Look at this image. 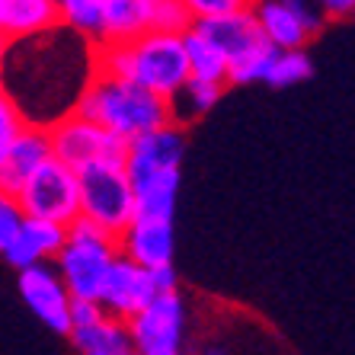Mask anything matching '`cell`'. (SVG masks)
Wrapping results in <instances>:
<instances>
[{
	"label": "cell",
	"mask_w": 355,
	"mask_h": 355,
	"mask_svg": "<svg viewBox=\"0 0 355 355\" xmlns=\"http://www.w3.org/2000/svg\"><path fill=\"white\" fill-rule=\"evenodd\" d=\"M93 74V45L55 26L33 39L10 42L0 67V93L17 106L26 128L49 132L74 112Z\"/></svg>",
	"instance_id": "obj_1"
},
{
	"label": "cell",
	"mask_w": 355,
	"mask_h": 355,
	"mask_svg": "<svg viewBox=\"0 0 355 355\" xmlns=\"http://www.w3.org/2000/svg\"><path fill=\"white\" fill-rule=\"evenodd\" d=\"M71 116L96 125V128H106L122 141L141 138V135L170 125V109H166L164 99L141 90L135 83L109 80V77L96 74L87 83V90L80 93Z\"/></svg>",
	"instance_id": "obj_2"
},
{
	"label": "cell",
	"mask_w": 355,
	"mask_h": 355,
	"mask_svg": "<svg viewBox=\"0 0 355 355\" xmlns=\"http://www.w3.org/2000/svg\"><path fill=\"white\" fill-rule=\"evenodd\" d=\"M80 182V218L116 237L135 221V192L122 164H96L77 173Z\"/></svg>",
	"instance_id": "obj_3"
},
{
	"label": "cell",
	"mask_w": 355,
	"mask_h": 355,
	"mask_svg": "<svg viewBox=\"0 0 355 355\" xmlns=\"http://www.w3.org/2000/svg\"><path fill=\"white\" fill-rule=\"evenodd\" d=\"M189 80V61L176 35L144 33L128 45V83L154 93L157 99H173Z\"/></svg>",
	"instance_id": "obj_4"
},
{
	"label": "cell",
	"mask_w": 355,
	"mask_h": 355,
	"mask_svg": "<svg viewBox=\"0 0 355 355\" xmlns=\"http://www.w3.org/2000/svg\"><path fill=\"white\" fill-rule=\"evenodd\" d=\"M17 205L23 218H39L67 227L80 218V182L77 173L58 164L55 157L42 160V166L29 176L23 192L17 196Z\"/></svg>",
	"instance_id": "obj_5"
},
{
	"label": "cell",
	"mask_w": 355,
	"mask_h": 355,
	"mask_svg": "<svg viewBox=\"0 0 355 355\" xmlns=\"http://www.w3.org/2000/svg\"><path fill=\"white\" fill-rule=\"evenodd\" d=\"M45 138H49V157H55L74 173L96 164H125V150H128V141L77 116H67L58 125H51Z\"/></svg>",
	"instance_id": "obj_6"
},
{
	"label": "cell",
	"mask_w": 355,
	"mask_h": 355,
	"mask_svg": "<svg viewBox=\"0 0 355 355\" xmlns=\"http://www.w3.org/2000/svg\"><path fill=\"white\" fill-rule=\"evenodd\" d=\"M186 297L180 291L173 295H157L148 307H141L128 327L135 355H182L186 343Z\"/></svg>",
	"instance_id": "obj_7"
},
{
	"label": "cell",
	"mask_w": 355,
	"mask_h": 355,
	"mask_svg": "<svg viewBox=\"0 0 355 355\" xmlns=\"http://www.w3.org/2000/svg\"><path fill=\"white\" fill-rule=\"evenodd\" d=\"M119 257L116 240H67V247L55 257V272L64 282L71 301H96L103 279H106L112 259Z\"/></svg>",
	"instance_id": "obj_8"
},
{
	"label": "cell",
	"mask_w": 355,
	"mask_h": 355,
	"mask_svg": "<svg viewBox=\"0 0 355 355\" xmlns=\"http://www.w3.org/2000/svg\"><path fill=\"white\" fill-rule=\"evenodd\" d=\"M182 157H186V132L176 125H166V128L128 141L122 166L128 182H135L160 173H180Z\"/></svg>",
	"instance_id": "obj_9"
},
{
	"label": "cell",
	"mask_w": 355,
	"mask_h": 355,
	"mask_svg": "<svg viewBox=\"0 0 355 355\" xmlns=\"http://www.w3.org/2000/svg\"><path fill=\"white\" fill-rule=\"evenodd\" d=\"M17 285L19 295H23L26 307L39 317L51 333H61L67 336L71 333V323H67V307H71V295H67L64 282L58 279L55 266L51 263H35L23 272H17Z\"/></svg>",
	"instance_id": "obj_10"
},
{
	"label": "cell",
	"mask_w": 355,
	"mask_h": 355,
	"mask_svg": "<svg viewBox=\"0 0 355 355\" xmlns=\"http://www.w3.org/2000/svg\"><path fill=\"white\" fill-rule=\"evenodd\" d=\"M154 297H157V291L150 285V275L144 269H138L135 263H128L125 257H116L112 266H109L106 279H103L96 304L103 307L106 317H116V320L128 323Z\"/></svg>",
	"instance_id": "obj_11"
},
{
	"label": "cell",
	"mask_w": 355,
	"mask_h": 355,
	"mask_svg": "<svg viewBox=\"0 0 355 355\" xmlns=\"http://www.w3.org/2000/svg\"><path fill=\"white\" fill-rule=\"evenodd\" d=\"M116 250H119V257H125L128 263L144 269V272L173 266V253H176L173 224L170 221H138V218H135V221L119 234Z\"/></svg>",
	"instance_id": "obj_12"
},
{
	"label": "cell",
	"mask_w": 355,
	"mask_h": 355,
	"mask_svg": "<svg viewBox=\"0 0 355 355\" xmlns=\"http://www.w3.org/2000/svg\"><path fill=\"white\" fill-rule=\"evenodd\" d=\"M42 160H49V138L39 128H23L13 138L3 154H0V196L17 198L29 176L42 166Z\"/></svg>",
	"instance_id": "obj_13"
},
{
	"label": "cell",
	"mask_w": 355,
	"mask_h": 355,
	"mask_svg": "<svg viewBox=\"0 0 355 355\" xmlns=\"http://www.w3.org/2000/svg\"><path fill=\"white\" fill-rule=\"evenodd\" d=\"M58 26V0H0V42H23Z\"/></svg>",
	"instance_id": "obj_14"
},
{
	"label": "cell",
	"mask_w": 355,
	"mask_h": 355,
	"mask_svg": "<svg viewBox=\"0 0 355 355\" xmlns=\"http://www.w3.org/2000/svg\"><path fill=\"white\" fill-rule=\"evenodd\" d=\"M192 29H196L202 39L211 42L227 61L263 39V33H259V26H257V17H253V3H243V7L227 13V17L198 19V23H192Z\"/></svg>",
	"instance_id": "obj_15"
},
{
	"label": "cell",
	"mask_w": 355,
	"mask_h": 355,
	"mask_svg": "<svg viewBox=\"0 0 355 355\" xmlns=\"http://www.w3.org/2000/svg\"><path fill=\"white\" fill-rule=\"evenodd\" d=\"M253 17L263 39L272 45L275 51H304V45L311 39L304 35V29L297 26L295 13L288 10V0H263L253 3Z\"/></svg>",
	"instance_id": "obj_16"
},
{
	"label": "cell",
	"mask_w": 355,
	"mask_h": 355,
	"mask_svg": "<svg viewBox=\"0 0 355 355\" xmlns=\"http://www.w3.org/2000/svg\"><path fill=\"white\" fill-rule=\"evenodd\" d=\"M150 0H103V42L99 45H132L148 33Z\"/></svg>",
	"instance_id": "obj_17"
},
{
	"label": "cell",
	"mask_w": 355,
	"mask_h": 355,
	"mask_svg": "<svg viewBox=\"0 0 355 355\" xmlns=\"http://www.w3.org/2000/svg\"><path fill=\"white\" fill-rule=\"evenodd\" d=\"M224 96V87L221 83H205V80H186L182 90L176 93L173 99H166V109H170V125L182 128L196 122V119L208 116L211 109L218 106V99Z\"/></svg>",
	"instance_id": "obj_18"
},
{
	"label": "cell",
	"mask_w": 355,
	"mask_h": 355,
	"mask_svg": "<svg viewBox=\"0 0 355 355\" xmlns=\"http://www.w3.org/2000/svg\"><path fill=\"white\" fill-rule=\"evenodd\" d=\"M71 343L77 346L80 355H135L132 352V336H128V327L116 317H103L93 327H83V330H71L67 333Z\"/></svg>",
	"instance_id": "obj_19"
},
{
	"label": "cell",
	"mask_w": 355,
	"mask_h": 355,
	"mask_svg": "<svg viewBox=\"0 0 355 355\" xmlns=\"http://www.w3.org/2000/svg\"><path fill=\"white\" fill-rule=\"evenodd\" d=\"M182 51H186V61H189V80H205V83H221L227 77V58L211 45L208 39L189 29L182 35Z\"/></svg>",
	"instance_id": "obj_20"
},
{
	"label": "cell",
	"mask_w": 355,
	"mask_h": 355,
	"mask_svg": "<svg viewBox=\"0 0 355 355\" xmlns=\"http://www.w3.org/2000/svg\"><path fill=\"white\" fill-rule=\"evenodd\" d=\"M58 26L96 49L103 42V0H58Z\"/></svg>",
	"instance_id": "obj_21"
},
{
	"label": "cell",
	"mask_w": 355,
	"mask_h": 355,
	"mask_svg": "<svg viewBox=\"0 0 355 355\" xmlns=\"http://www.w3.org/2000/svg\"><path fill=\"white\" fill-rule=\"evenodd\" d=\"M19 243L33 253L35 263H55V257L67 247V227L51 221H39V218H23Z\"/></svg>",
	"instance_id": "obj_22"
},
{
	"label": "cell",
	"mask_w": 355,
	"mask_h": 355,
	"mask_svg": "<svg viewBox=\"0 0 355 355\" xmlns=\"http://www.w3.org/2000/svg\"><path fill=\"white\" fill-rule=\"evenodd\" d=\"M275 55H279V51H275L266 39H259L257 45L243 49L240 55H234V58L227 61V77H224V87H227V83L243 87V83L266 80V74H269V67H272Z\"/></svg>",
	"instance_id": "obj_23"
},
{
	"label": "cell",
	"mask_w": 355,
	"mask_h": 355,
	"mask_svg": "<svg viewBox=\"0 0 355 355\" xmlns=\"http://www.w3.org/2000/svg\"><path fill=\"white\" fill-rule=\"evenodd\" d=\"M192 13H189V3L186 0H150L148 7V33H157V35H182L192 29Z\"/></svg>",
	"instance_id": "obj_24"
},
{
	"label": "cell",
	"mask_w": 355,
	"mask_h": 355,
	"mask_svg": "<svg viewBox=\"0 0 355 355\" xmlns=\"http://www.w3.org/2000/svg\"><path fill=\"white\" fill-rule=\"evenodd\" d=\"M314 77V61L307 51H279L266 74L269 87H295V83H304Z\"/></svg>",
	"instance_id": "obj_25"
},
{
	"label": "cell",
	"mask_w": 355,
	"mask_h": 355,
	"mask_svg": "<svg viewBox=\"0 0 355 355\" xmlns=\"http://www.w3.org/2000/svg\"><path fill=\"white\" fill-rule=\"evenodd\" d=\"M19 224H23V211H19L17 198L0 196V257L10 250V243L19 237Z\"/></svg>",
	"instance_id": "obj_26"
},
{
	"label": "cell",
	"mask_w": 355,
	"mask_h": 355,
	"mask_svg": "<svg viewBox=\"0 0 355 355\" xmlns=\"http://www.w3.org/2000/svg\"><path fill=\"white\" fill-rule=\"evenodd\" d=\"M288 10L295 13L297 26L304 29L307 39H314V35L323 33L327 19H323V13H320V3H307V0H288Z\"/></svg>",
	"instance_id": "obj_27"
},
{
	"label": "cell",
	"mask_w": 355,
	"mask_h": 355,
	"mask_svg": "<svg viewBox=\"0 0 355 355\" xmlns=\"http://www.w3.org/2000/svg\"><path fill=\"white\" fill-rule=\"evenodd\" d=\"M23 128H26V122H23V116L17 112V106L0 93V154L13 144V138H17Z\"/></svg>",
	"instance_id": "obj_28"
},
{
	"label": "cell",
	"mask_w": 355,
	"mask_h": 355,
	"mask_svg": "<svg viewBox=\"0 0 355 355\" xmlns=\"http://www.w3.org/2000/svg\"><path fill=\"white\" fill-rule=\"evenodd\" d=\"M189 3V13L192 19H215V17H227L234 10H240L243 3L240 0H186Z\"/></svg>",
	"instance_id": "obj_29"
},
{
	"label": "cell",
	"mask_w": 355,
	"mask_h": 355,
	"mask_svg": "<svg viewBox=\"0 0 355 355\" xmlns=\"http://www.w3.org/2000/svg\"><path fill=\"white\" fill-rule=\"evenodd\" d=\"M103 307L96 301H71L67 307V323H71V330H83V327H93V323L103 320Z\"/></svg>",
	"instance_id": "obj_30"
},
{
	"label": "cell",
	"mask_w": 355,
	"mask_h": 355,
	"mask_svg": "<svg viewBox=\"0 0 355 355\" xmlns=\"http://www.w3.org/2000/svg\"><path fill=\"white\" fill-rule=\"evenodd\" d=\"M67 240H83V243H90V240H116L109 237L106 231H99L93 221H87V218H77V221L67 224Z\"/></svg>",
	"instance_id": "obj_31"
},
{
	"label": "cell",
	"mask_w": 355,
	"mask_h": 355,
	"mask_svg": "<svg viewBox=\"0 0 355 355\" xmlns=\"http://www.w3.org/2000/svg\"><path fill=\"white\" fill-rule=\"evenodd\" d=\"M150 285H154V291L157 295H173V291H180V275H176L173 266H164V269H150Z\"/></svg>",
	"instance_id": "obj_32"
},
{
	"label": "cell",
	"mask_w": 355,
	"mask_h": 355,
	"mask_svg": "<svg viewBox=\"0 0 355 355\" xmlns=\"http://www.w3.org/2000/svg\"><path fill=\"white\" fill-rule=\"evenodd\" d=\"M320 13H323L327 23H333V19H349L355 13V3L352 0H323Z\"/></svg>",
	"instance_id": "obj_33"
},
{
	"label": "cell",
	"mask_w": 355,
	"mask_h": 355,
	"mask_svg": "<svg viewBox=\"0 0 355 355\" xmlns=\"http://www.w3.org/2000/svg\"><path fill=\"white\" fill-rule=\"evenodd\" d=\"M202 355H227V352H224V349H218V346H208Z\"/></svg>",
	"instance_id": "obj_34"
},
{
	"label": "cell",
	"mask_w": 355,
	"mask_h": 355,
	"mask_svg": "<svg viewBox=\"0 0 355 355\" xmlns=\"http://www.w3.org/2000/svg\"><path fill=\"white\" fill-rule=\"evenodd\" d=\"M3 51H7V45H3V42H0V67H3Z\"/></svg>",
	"instance_id": "obj_35"
},
{
	"label": "cell",
	"mask_w": 355,
	"mask_h": 355,
	"mask_svg": "<svg viewBox=\"0 0 355 355\" xmlns=\"http://www.w3.org/2000/svg\"><path fill=\"white\" fill-rule=\"evenodd\" d=\"M90 355H99V352H90Z\"/></svg>",
	"instance_id": "obj_36"
}]
</instances>
